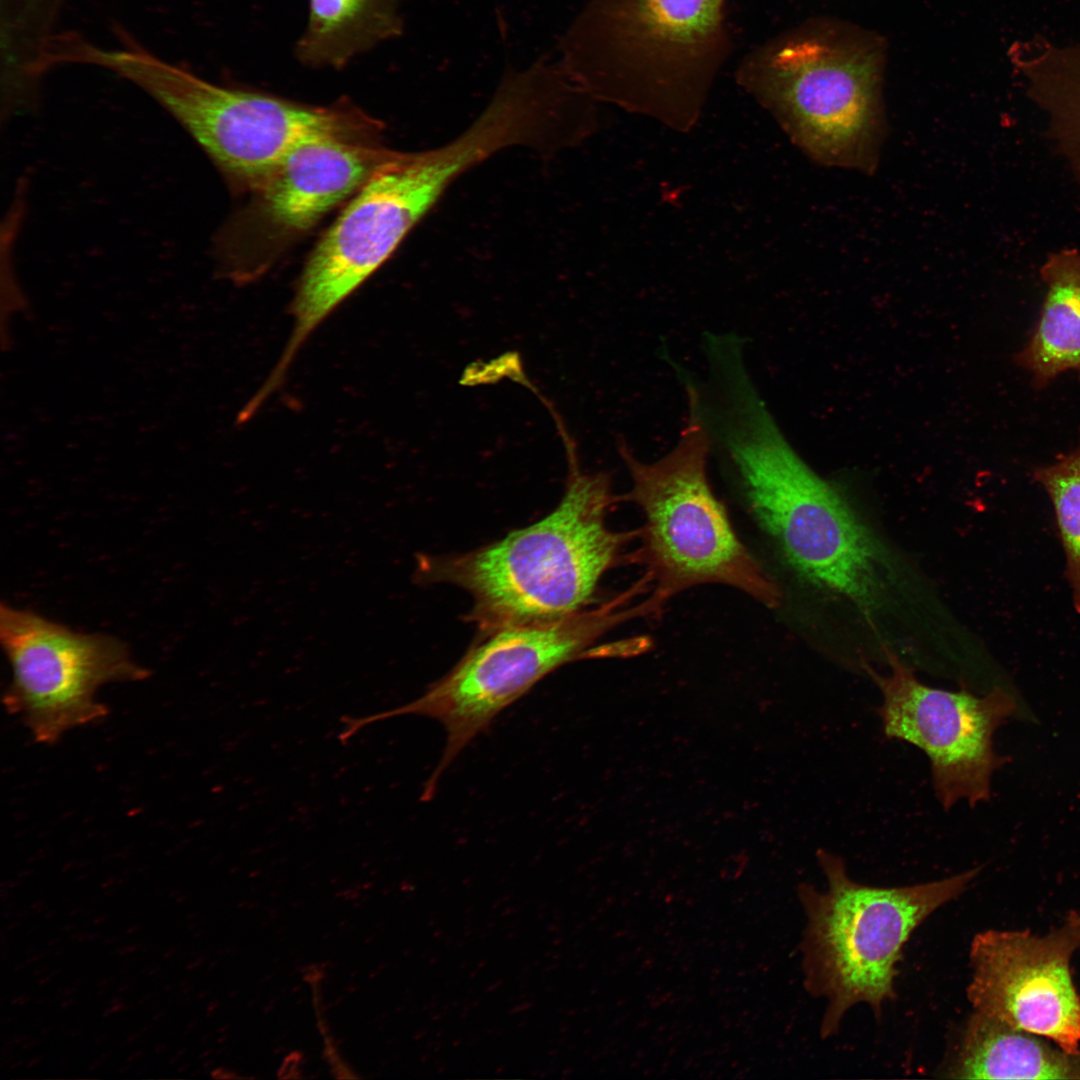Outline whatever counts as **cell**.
Listing matches in <instances>:
<instances>
[{"mask_svg": "<svg viewBox=\"0 0 1080 1080\" xmlns=\"http://www.w3.org/2000/svg\"><path fill=\"white\" fill-rule=\"evenodd\" d=\"M710 456L761 529L808 582L860 606L875 603L880 550L849 502L788 441L760 391H734L705 420Z\"/></svg>", "mask_w": 1080, "mask_h": 1080, "instance_id": "cell-1", "label": "cell"}, {"mask_svg": "<svg viewBox=\"0 0 1080 1080\" xmlns=\"http://www.w3.org/2000/svg\"><path fill=\"white\" fill-rule=\"evenodd\" d=\"M560 432L570 473L551 513L477 550L422 560L423 579L454 584L471 595L470 616L488 633L575 614L608 570L630 562L622 552L638 539L639 529L608 526V513L620 501L609 474L582 473L572 440L564 428Z\"/></svg>", "mask_w": 1080, "mask_h": 1080, "instance_id": "cell-2", "label": "cell"}, {"mask_svg": "<svg viewBox=\"0 0 1080 1080\" xmlns=\"http://www.w3.org/2000/svg\"><path fill=\"white\" fill-rule=\"evenodd\" d=\"M728 1L589 0L558 63L594 101L687 131L732 53Z\"/></svg>", "mask_w": 1080, "mask_h": 1080, "instance_id": "cell-3", "label": "cell"}, {"mask_svg": "<svg viewBox=\"0 0 1080 1080\" xmlns=\"http://www.w3.org/2000/svg\"><path fill=\"white\" fill-rule=\"evenodd\" d=\"M504 126L479 117L451 142L399 152L349 202L321 237L291 304L293 329L264 387L275 392L315 329L396 250L462 173L507 148Z\"/></svg>", "mask_w": 1080, "mask_h": 1080, "instance_id": "cell-4", "label": "cell"}, {"mask_svg": "<svg viewBox=\"0 0 1080 1080\" xmlns=\"http://www.w3.org/2000/svg\"><path fill=\"white\" fill-rule=\"evenodd\" d=\"M108 70L143 89L196 140L234 186L258 190L298 147L322 139L374 142L381 124L347 100L326 107L215 84L133 38Z\"/></svg>", "mask_w": 1080, "mask_h": 1080, "instance_id": "cell-5", "label": "cell"}, {"mask_svg": "<svg viewBox=\"0 0 1080 1080\" xmlns=\"http://www.w3.org/2000/svg\"><path fill=\"white\" fill-rule=\"evenodd\" d=\"M827 880L824 891L801 885L807 916L801 945L805 986L826 1000L821 1035H834L845 1014L865 1003L875 1016L895 997L897 966L914 930L960 896L979 873L901 887H876L850 877L840 856L817 853Z\"/></svg>", "mask_w": 1080, "mask_h": 1080, "instance_id": "cell-6", "label": "cell"}, {"mask_svg": "<svg viewBox=\"0 0 1080 1080\" xmlns=\"http://www.w3.org/2000/svg\"><path fill=\"white\" fill-rule=\"evenodd\" d=\"M617 450L631 480L619 500L634 503L644 518L630 562L645 568L650 596L662 608L706 584L730 586L770 608L780 603L778 585L741 542L710 486L708 439L693 415L654 461L638 458L624 439Z\"/></svg>", "mask_w": 1080, "mask_h": 1080, "instance_id": "cell-7", "label": "cell"}, {"mask_svg": "<svg viewBox=\"0 0 1080 1080\" xmlns=\"http://www.w3.org/2000/svg\"><path fill=\"white\" fill-rule=\"evenodd\" d=\"M735 80L815 161L875 168L884 126L871 46L803 27L752 48Z\"/></svg>", "mask_w": 1080, "mask_h": 1080, "instance_id": "cell-8", "label": "cell"}, {"mask_svg": "<svg viewBox=\"0 0 1080 1080\" xmlns=\"http://www.w3.org/2000/svg\"><path fill=\"white\" fill-rule=\"evenodd\" d=\"M634 583L614 599L590 610L542 624L509 626L489 632L420 697L367 716L341 718V736L348 740L364 727L392 717L420 715L438 720L446 731L439 764L424 784L428 801L438 781L459 753L508 706L558 667L589 656L590 646L615 627L651 616Z\"/></svg>", "mask_w": 1080, "mask_h": 1080, "instance_id": "cell-9", "label": "cell"}, {"mask_svg": "<svg viewBox=\"0 0 1080 1080\" xmlns=\"http://www.w3.org/2000/svg\"><path fill=\"white\" fill-rule=\"evenodd\" d=\"M0 642L12 670L3 704L42 744L103 719L108 708L95 699L101 686L150 676L118 638L77 632L4 603Z\"/></svg>", "mask_w": 1080, "mask_h": 1080, "instance_id": "cell-10", "label": "cell"}, {"mask_svg": "<svg viewBox=\"0 0 1080 1080\" xmlns=\"http://www.w3.org/2000/svg\"><path fill=\"white\" fill-rule=\"evenodd\" d=\"M888 674L868 673L882 694L877 709L887 738L916 746L927 756L935 795L945 810L959 801L971 807L990 797L994 772L1005 762L994 750L996 730L1017 703L1002 687L978 696L920 682L886 650Z\"/></svg>", "mask_w": 1080, "mask_h": 1080, "instance_id": "cell-11", "label": "cell"}, {"mask_svg": "<svg viewBox=\"0 0 1080 1080\" xmlns=\"http://www.w3.org/2000/svg\"><path fill=\"white\" fill-rule=\"evenodd\" d=\"M1078 944L1063 926L1047 935L987 930L970 947L967 997L974 1012L1080 1055V996L1070 960Z\"/></svg>", "mask_w": 1080, "mask_h": 1080, "instance_id": "cell-12", "label": "cell"}, {"mask_svg": "<svg viewBox=\"0 0 1080 1080\" xmlns=\"http://www.w3.org/2000/svg\"><path fill=\"white\" fill-rule=\"evenodd\" d=\"M398 153L375 142L322 139L304 144L256 191L258 216L278 235L303 232Z\"/></svg>", "mask_w": 1080, "mask_h": 1080, "instance_id": "cell-13", "label": "cell"}, {"mask_svg": "<svg viewBox=\"0 0 1080 1080\" xmlns=\"http://www.w3.org/2000/svg\"><path fill=\"white\" fill-rule=\"evenodd\" d=\"M974 1012L943 1076L960 1079H1080V1055Z\"/></svg>", "mask_w": 1080, "mask_h": 1080, "instance_id": "cell-14", "label": "cell"}, {"mask_svg": "<svg viewBox=\"0 0 1080 1080\" xmlns=\"http://www.w3.org/2000/svg\"><path fill=\"white\" fill-rule=\"evenodd\" d=\"M1046 295L1027 344L1016 353V365L1036 389L1060 374L1080 376V251L1065 248L1050 254L1040 268Z\"/></svg>", "mask_w": 1080, "mask_h": 1080, "instance_id": "cell-15", "label": "cell"}, {"mask_svg": "<svg viewBox=\"0 0 1080 1080\" xmlns=\"http://www.w3.org/2000/svg\"><path fill=\"white\" fill-rule=\"evenodd\" d=\"M1009 56L1027 96L1045 113L1048 132L1080 183V41L1060 45L1035 36L1017 40Z\"/></svg>", "mask_w": 1080, "mask_h": 1080, "instance_id": "cell-16", "label": "cell"}, {"mask_svg": "<svg viewBox=\"0 0 1080 1080\" xmlns=\"http://www.w3.org/2000/svg\"><path fill=\"white\" fill-rule=\"evenodd\" d=\"M400 0H309L307 26L295 45L309 67L344 68L357 55L399 37Z\"/></svg>", "mask_w": 1080, "mask_h": 1080, "instance_id": "cell-17", "label": "cell"}, {"mask_svg": "<svg viewBox=\"0 0 1080 1080\" xmlns=\"http://www.w3.org/2000/svg\"><path fill=\"white\" fill-rule=\"evenodd\" d=\"M1032 479L1052 503L1065 555V576L1080 614V440L1055 462L1035 467Z\"/></svg>", "mask_w": 1080, "mask_h": 1080, "instance_id": "cell-18", "label": "cell"}, {"mask_svg": "<svg viewBox=\"0 0 1080 1080\" xmlns=\"http://www.w3.org/2000/svg\"><path fill=\"white\" fill-rule=\"evenodd\" d=\"M1080 947V912H1071L1064 924Z\"/></svg>", "mask_w": 1080, "mask_h": 1080, "instance_id": "cell-19", "label": "cell"}, {"mask_svg": "<svg viewBox=\"0 0 1080 1080\" xmlns=\"http://www.w3.org/2000/svg\"><path fill=\"white\" fill-rule=\"evenodd\" d=\"M29 999H30V997H28L26 995H21L18 998L14 999L13 1003L18 1004V1005H22V1004L28 1002Z\"/></svg>", "mask_w": 1080, "mask_h": 1080, "instance_id": "cell-20", "label": "cell"}, {"mask_svg": "<svg viewBox=\"0 0 1080 1080\" xmlns=\"http://www.w3.org/2000/svg\"><path fill=\"white\" fill-rule=\"evenodd\" d=\"M32 907L36 911H42V910H44L46 908V905H45L44 902H37V903H34L32 905Z\"/></svg>", "mask_w": 1080, "mask_h": 1080, "instance_id": "cell-21", "label": "cell"}, {"mask_svg": "<svg viewBox=\"0 0 1080 1080\" xmlns=\"http://www.w3.org/2000/svg\"><path fill=\"white\" fill-rule=\"evenodd\" d=\"M40 1059H41L40 1057H35V1058L31 1059L29 1061V1063H28V1067H32V1066L36 1065L40 1061Z\"/></svg>", "mask_w": 1080, "mask_h": 1080, "instance_id": "cell-22", "label": "cell"}, {"mask_svg": "<svg viewBox=\"0 0 1080 1080\" xmlns=\"http://www.w3.org/2000/svg\"><path fill=\"white\" fill-rule=\"evenodd\" d=\"M141 1053H142V1051H138V1052H135V1053H133V1054H132V1055H131V1056H130V1057H129L128 1059H127V1061H129V1062L133 1061V1060H134L135 1058L139 1057V1055H140Z\"/></svg>", "mask_w": 1080, "mask_h": 1080, "instance_id": "cell-23", "label": "cell"}, {"mask_svg": "<svg viewBox=\"0 0 1080 1080\" xmlns=\"http://www.w3.org/2000/svg\"><path fill=\"white\" fill-rule=\"evenodd\" d=\"M72 1003H73V999L64 1000L63 1003L61 1004V1007L66 1008L67 1006L71 1005Z\"/></svg>", "mask_w": 1080, "mask_h": 1080, "instance_id": "cell-24", "label": "cell"}, {"mask_svg": "<svg viewBox=\"0 0 1080 1080\" xmlns=\"http://www.w3.org/2000/svg\"><path fill=\"white\" fill-rule=\"evenodd\" d=\"M100 1064H101V1060H97V1061H94V1062L92 1063V1065L90 1066V1070H94V1069H95V1068H97V1067H98V1066H99Z\"/></svg>", "mask_w": 1080, "mask_h": 1080, "instance_id": "cell-25", "label": "cell"}, {"mask_svg": "<svg viewBox=\"0 0 1080 1080\" xmlns=\"http://www.w3.org/2000/svg\"><path fill=\"white\" fill-rule=\"evenodd\" d=\"M174 953H175V949H171V950H169V951H167V952L165 953L164 957H170V956H171L172 954H174Z\"/></svg>", "mask_w": 1080, "mask_h": 1080, "instance_id": "cell-26", "label": "cell"}, {"mask_svg": "<svg viewBox=\"0 0 1080 1080\" xmlns=\"http://www.w3.org/2000/svg\"><path fill=\"white\" fill-rule=\"evenodd\" d=\"M137 1036H138V1035H137L136 1033H134V1034L130 1035V1036H129V1037L127 1038V1041H132V1040H134L135 1038H137Z\"/></svg>", "mask_w": 1080, "mask_h": 1080, "instance_id": "cell-27", "label": "cell"}, {"mask_svg": "<svg viewBox=\"0 0 1080 1080\" xmlns=\"http://www.w3.org/2000/svg\"><path fill=\"white\" fill-rule=\"evenodd\" d=\"M104 920H105V917H99V918L95 919L94 923L98 924L100 922H103Z\"/></svg>", "mask_w": 1080, "mask_h": 1080, "instance_id": "cell-28", "label": "cell"}, {"mask_svg": "<svg viewBox=\"0 0 1080 1080\" xmlns=\"http://www.w3.org/2000/svg\"><path fill=\"white\" fill-rule=\"evenodd\" d=\"M108 982H109V979H104V980L100 981V982L98 983V985H99V986H103V985H106V984H107Z\"/></svg>", "mask_w": 1080, "mask_h": 1080, "instance_id": "cell-29", "label": "cell"}, {"mask_svg": "<svg viewBox=\"0 0 1080 1080\" xmlns=\"http://www.w3.org/2000/svg\"><path fill=\"white\" fill-rule=\"evenodd\" d=\"M164 1047H165V1046H158V1047L156 1048L155 1052H156V1053H158L159 1051H162V1050L164 1049Z\"/></svg>", "mask_w": 1080, "mask_h": 1080, "instance_id": "cell-30", "label": "cell"}, {"mask_svg": "<svg viewBox=\"0 0 1080 1080\" xmlns=\"http://www.w3.org/2000/svg\"><path fill=\"white\" fill-rule=\"evenodd\" d=\"M128 988H129V986H128V985H125V986H123V987L119 988V991H120V992H123L124 990H126V989H128Z\"/></svg>", "mask_w": 1080, "mask_h": 1080, "instance_id": "cell-31", "label": "cell"}, {"mask_svg": "<svg viewBox=\"0 0 1080 1080\" xmlns=\"http://www.w3.org/2000/svg\"><path fill=\"white\" fill-rule=\"evenodd\" d=\"M162 1015H163V1013H162V1012H161V1013H158V1014H156V1015H155V1017H153V1019H154V1020H156V1019H158V1018L162 1017Z\"/></svg>", "mask_w": 1080, "mask_h": 1080, "instance_id": "cell-32", "label": "cell"}, {"mask_svg": "<svg viewBox=\"0 0 1080 1080\" xmlns=\"http://www.w3.org/2000/svg\"><path fill=\"white\" fill-rule=\"evenodd\" d=\"M137 929H138V927H132V929H128L127 932L132 933V932L136 931Z\"/></svg>", "mask_w": 1080, "mask_h": 1080, "instance_id": "cell-33", "label": "cell"}, {"mask_svg": "<svg viewBox=\"0 0 1080 1080\" xmlns=\"http://www.w3.org/2000/svg\"><path fill=\"white\" fill-rule=\"evenodd\" d=\"M52 914H55V911H54V910H52V911H49V912H48V913L46 914V917H51V915H52Z\"/></svg>", "mask_w": 1080, "mask_h": 1080, "instance_id": "cell-34", "label": "cell"}, {"mask_svg": "<svg viewBox=\"0 0 1080 1080\" xmlns=\"http://www.w3.org/2000/svg\"><path fill=\"white\" fill-rule=\"evenodd\" d=\"M73 927H74V925H68V926L65 927V930L73 929Z\"/></svg>", "mask_w": 1080, "mask_h": 1080, "instance_id": "cell-35", "label": "cell"}, {"mask_svg": "<svg viewBox=\"0 0 1080 1080\" xmlns=\"http://www.w3.org/2000/svg\"><path fill=\"white\" fill-rule=\"evenodd\" d=\"M102 1039H105V1036H101V1037H100V1038H98V1039H97V1041H95V1042H97V1043H98V1042L102 1041Z\"/></svg>", "mask_w": 1080, "mask_h": 1080, "instance_id": "cell-36", "label": "cell"}]
</instances>
